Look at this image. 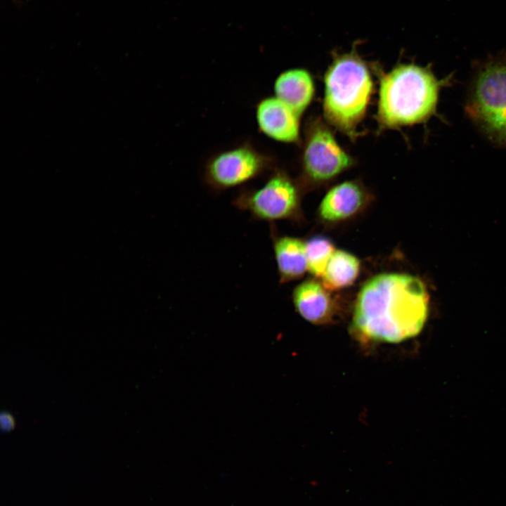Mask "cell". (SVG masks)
I'll return each instance as SVG.
<instances>
[{"label": "cell", "instance_id": "cell-10", "mask_svg": "<svg viewBox=\"0 0 506 506\" xmlns=\"http://www.w3.org/2000/svg\"><path fill=\"white\" fill-rule=\"evenodd\" d=\"M365 198V192L358 183L345 181L327 192L320 205V215L328 221L345 219L358 211Z\"/></svg>", "mask_w": 506, "mask_h": 506}, {"label": "cell", "instance_id": "cell-13", "mask_svg": "<svg viewBox=\"0 0 506 506\" xmlns=\"http://www.w3.org/2000/svg\"><path fill=\"white\" fill-rule=\"evenodd\" d=\"M360 269L358 259L343 250H335L321 276L324 287L339 290L351 285L356 279Z\"/></svg>", "mask_w": 506, "mask_h": 506}, {"label": "cell", "instance_id": "cell-8", "mask_svg": "<svg viewBox=\"0 0 506 506\" xmlns=\"http://www.w3.org/2000/svg\"><path fill=\"white\" fill-rule=\"evenodd\" d=\"M255 115L259 129L264 135L285 143L299 141V115L276 96L260 100Z\"/></svg>", "mask_w": 506, "mask_h": 506}, {"label": "cell", "instance_id": "cell-5", "mask_svg": "<svg viewBox=\"0 0 506 506\" xmlns=\"http://www.w3.org/2000/svg\"><path fill=\"white\" fill-rule=\"evenodd\" d=\"M273 156L245 141L212 154L205 162L203 179L214 191L242 186L273 169Z\"/></svg>", "mask_w": 506, "mask_h": 506}, {"label": "cell", "instance_id": "cell-1", "mask_svg": "<svg viewBox=\"0 0 506 506\" xmlns=\"http://www.w3.org/2000/svg\"><path fill=\"white\" fill-rule=\"evenodd\" d=\"M428 294L417 277L390 273L375 275L361 289L351 332L363 344H397L420 333L427 317Z\"/></svg>", "mask_w": 506, "mask_h": 506}, {"label": "cell", "instance_id": "cell-3", "mask_svg": "<svg viewBox=\"0 0 506 506\" xmlns=\"http://www.w3.org/2000/svg\"><path fill=\"white\" fill-rule=\"evenodd\" d=\"M325 86L326 119L338 129L353 136L372 91V81L365 62L354 51L336 56L326 72Z\"/></svg>", "mask_w": 506, "mask_h": 506}, {"label": "cell", "instance_id": "cell-4", "mask_svg": "<svg viewBox=\"0 0 506 506\" xmlns=\"http://www.w3.org/2000/svg\"><path fill=\"white\" fill-rule=\"evenodd\" d=\"M465 109L485 137L497 145L506 147V52L478 63Z\"/></svg>", "mask_w": 506, "mask_h": 506}, {"label": "cell", "instance_id": "cell-9", "mask_svg": "<svg viewBox=\"0 0 506 506\" xmlns=\"http://www.w3.org/2000/svg\"><path fill=\"white\" fill-rule=\"evenodd\" d=\"M293 303L299 314L316 325L332 320L334 309L331 299L319 283L306 280L296 287L292 293Z\"/></svg>", "mask_w": 506, "mask_h": 506}, {"label": "cell", "instance_id": "cell-15", "mask_svg": "<svg viewBox=\"0 0 506 506\" xmlns=\"http://www.w3.org/2000/svg\"><path fill=\"white\" fill-rule=\"evenodd\" d=\"M0 420L1 429L5 432H9L15 427V419L13 415L8 412L1 413Z\"/></svg>", "mask_w": 506, "mask_h": 506}, {"label": "cell", "instance_id": "cell-14", "mask_svg": "<svg viewBox=\"0 0 506 506\" xmlns=\"http://www.w3.org/2000/svg\"><path fill=\"white\" fill-rule=\"evenodd\" d=\"M305 243L307 270L314 275L322 276L335 252L333 245L323 237L312 238Z\"/></svg>", "mask_w": 506, "mask_h": 506}, {"label": "cell", "instance_id": "cell-12", "mask_svg": "<svg viewBox=\"0 0 506 506\" xmlns=\"http://www.w3.org/2000/svg\"><path fill=\"white\" fill-rule=\"evenodd\" d=\"M273 247L280 280L287 282L301 277L307 270L306 243L290 237H274Z\"/></svg>", "mask_w": 506, "mask_h": 506}, {"label": "cell", "instance_id": "cell-11", "mask_svg": "<svg viewBox=\"0 0 506 506\" xmlns=\"http://www.w3.org/2000/svg\"><path fill=\"white\" fill-rule=\"evenodd\" d=\"M275 96L300 115L312 100L314 86L309 73L303 69L282 72L274 84Z\"/></svg>", "mask_w": 506, "mask_h": 506}, {"label": "cell", "instance_id": "cell-6", "mask_svg": "<svg viewBox=\"0 0 506 506\" xmlns=\"http://www.w3.org/2000/svg\"><path fill=\"white\" fill-rule=\"evenodd\" d=\"M233 204L236 208L248 212L256 220L285 219L297 212L299 192L285 172L275 170L260 187L240 191Z\"/></svg>", "mask_w": 506, "mask_h": 506}, {"label": "cell", "instance_id": "cell-7", "mask_svg": "<svg viewBox=\"0 0 506 506\" xmlns=\"http://www.w3.org/2000/svg\"><path fill=\"white\" fill-rule=\"evenodd\" d=\"M353 164L351 157L337 143L330 130L316 122L308 130L302 155L305 174L323 181L338 175Z\"/></svg>", "mask_w": 506, "mask_h": 506}, {"label": "cell", "instance_id": "cell-2", "mask_svg": "<svg viewBox=\"0 0 506 506\" xmlns=\"http://www.w3.org/2000/svg\"><path fill=\"white\" fill-rule=\"evenodd\" d=\"M441 83L428 67L401 64L381 79L377 117L384 127L417 124L435 112Z\"/></svg>", "mask_w": 506, "mask_h": 506}]
</instances>
